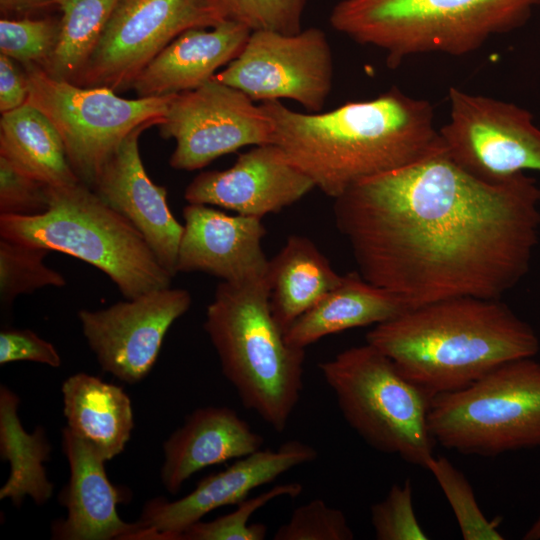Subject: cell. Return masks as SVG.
I'll list each match as a JSON object with an SVG mask.
<instances>
[{"instance_id": "obj_1", "label": "cell", "mask_w": 540, "mask_h": 540, "mask_svg": "<svg viewBox=\"0 0 540 540\" xmlns=\"http://www.w3.org/2000/svg\"><path fill=\"white\" fill-rule=\"evenodd\" d=\"M358 273L410 309L451 297H501L528 273L540 234V186L493 183L445 147L365 179L334 199Z\"/></svg>"}, {"instance_id": "obj_2", "label": "cell", "mask_w": 540, "mask_h": 540, "mask_svg": "<svg viewBox=\"0 0 540 540\" xmlns=\"http://www.w3.org/2000/svg\"><path fill=\"white\" fill-rule=\"evenodd\" d=\"M260 105L273 124L272 143L333 199L444 148L432 104L395 86L324 113L297 112L280 100Z\"/></svg>"}, {"instance_id": "obj_3", "label": "cell", "mask_w": 540, "mask_h": 540, "mask_svg": "<svg viewBox=\"0 0 540 540\" xmlns=\"http://www.w3.org/2000/svg\"><path fill=\"white\" fill-rule=\"evenodd\" d=\"M407 379L436 395L462 389L496 367L534 357L539 339L501 299L451 297L406 311L366 334Z\"/></svg>"}, {"instance_id": "obj_4", "label": "cell", "mask_w": 540, "mask_h": 540, "mask_svg": "<svg viewBox=\"0 0 540 540\" xmlns=\"http://www.w3.org/2000/svg\"><path fill=\"white\" fill-rule=\"evenodd\" d=\"M204 329L242 404L284 431L303 390L305 349L285 341L271 312L267 277L222 281Z\"/></svg>"}, {"instance_id": "obj_5", "label": "cell", "mask_w": 540, "mask_h": 540, "mask_svg": "<svg viewBox=\"0 0 540 540\" xmlns=\"http://www.w3.org/2000/svg\"><path fill=\"white\" fill-rule=\"evenodd\" d=\"M540 0H340L329 22L384 51L388 67L426 53L462 56L522 27Z\"/></svg>"}, {"instance_id": "obj_6", "label": "cell", "mask_w": 540, "mask_h": 540, "mask_svg": "<svg viewBox=\"0 0 540 540\" xmlns=\"http://www.w3.org/2000/svg\"><path fill=\"white\" fill-rule=\"evenodd\" d=\"M48 208L35 216L0 215V236L58 251L104 272L126 299L171 286L143 235L87 185L47 186Z\"/></svg>"}, {"instance_id": "obj_7", "label": "cell", "mask_w": 540, "mask_h": 540, "mask_svg": "<svg viewBox=\"0 0 540 540\" xmlns=\"http://www.w3.org/2000/svg\"><path fill=\"white\" fill-rule=\"evenodd\" d=\"M319 369L344 419L366 443L426 468L435 443L426 391L368 343L341 351Z\"/></svg>"}, {"instance_id": "obj_8", "label": "cell", "mask_w": 540, "mask_h": 540, "mask_svg": "<svg viewBox=\"0 0 540 540\" xmlns=\"http://www.w3.org/2000/svg\"><path fill=\"white\" fill-rule=\"evenodd\" d=\"M435 442L467 455L497 456L540 447V362H506L472 384L432 398Z\"/></svg>"}, {"instance_id": "obj_9", "label": "cell", "mask_w": 540, "mask_h": 540, "mask_svg": "<svg viewBox=\"0 0 540 540\" xmlns=\"http://www.w3.org/2000/svg\"><path fill=\"white\" fill-rule=\"evenodd\" d=\"M24 67L26 102L55 126L72 169L90 188L132 131L163 121L174 95L125 99L109 88L82 87L55 78L38 65Z\"/></svg>"}, {"instance_id": "obj_10", "label": "cell", "mask_w": 540, "mask_h": 540, "mask_svg": "<svg viewBox=\"0 0 540 540\" xmlns=\"http://www.w3.org/2000/svg\"><path fill=\"white\" fill-rule=\"evenodd\" d=\"M227 19L217 0H120L74 84L131 88L143 68L181 33Z\"/></svg>"}, {"instance_id": "obj_11", "label": "cell", "mask_w": 540, "mask_h": 540, "mask_svg": "<svg viewBox=\"0 0 540 540\" xmlns=\"http://www.w3.org/2000/svg\"><path fill=\"white\" fill-rule=\"evenodd\" d=\"M449 120L440 130L450 157L474 176L501 182L540 172V128L525 108L451 87Z\"/></svg>"}, {"instance_id": "obj_12", "label": "cell", "mask_w": 540, "mask_h": 540, "mask_svg": "<svg viewBox=\"0 0 540 540\" xmlns=\"http://www.w3.org/2000/svg\"><path fill=\"white\" fill-rule=\"evenodd\" d=\"M333 58L326 34L317 27L296 34L252 31L241 53L213 79L253 101L290 99L319 112L330 94Z\"/></svg>"}, {"instance_id": "obj_13", "label": "cell", "mask_w": 540, "mask_h": 540, "mask_svg": "<svg viewBox=\"0 0 540 540\" xmlns=\"http://www.w3.org/2000/svg\"><path fill=\"white\" fill-rule=\"evenodd\" d=\"M160 135L176 147L170 166L192 171L245 146L273 142V124L261 105L242 91L214 80L174 94Z\"/></svg>"}, {"instance_id": "obj_14", "label": "cell", "mask_w": 540, "mask_h": 540, "mask_svg": "<svg viewBox=\"0 0 540 540\" xmlns=\"http://www.w3.org/2000/svg\"><path fill=\"white\" fill-rule=\"evenodd\" d=\"M191 303L187 290L170 286L105 309H82L78 318L102 369L135 384L150 373L167 331Z\"/></svg>"}, {"instance_id": "obj_15", "label": "cell", "mask_w": 540, "mask_h": 540, "mask_svg": "<svg viewBox=\"0 0 540 540\" xmlns=\"http://www.w3.org/2000/svg\"><path fill=\"white\" fill-rule=\"evenodd\" d=\"M317 455L311 445L289 440L276 450L262 448L204 477L180 499L155 497L144 505L136 521L140 531L135 540H180L185 529L209 512L237 505L252 490L273 482L292 468L314 461Z\"/></svg>"}, {"instance_id": "obj_16", "label": "cell", "mask_w": 540, "mask_h": 540, "mask_svg": "<svg viewBox=\"0 0 540 540\" xmlns=\"http://www.w3.org/2000/svg\"><path fill=\"white\" fill-rule=\"evenodd\" d=\"M314 182L273 143L254 146L226 170L198 174L186 187L190 204L218 206L263 218L302 199Z\"/></svg>"}, {"instance_id": "obj_17", "label": "cell", "mask_w": 540, "mask_h": 540, "mask_svg": "<svg viewBox=\"0 0 540 540\" xmlns=\"http://www.w3.org/2000/svg\"><path fill=\"white\" fill-rule=\"evenodd\" d=\"M183 218L177 273L204 272L230 283L267 277L262 218L229 215L210 205L190 203L183 209Z\"/></svg>"}, {"instance_id": "obj_18", "label": "cell", "mask_w": 540, "mask_h": 540, "mask_svg": "<svg viewBox=\"0 0 540 540\" xmlns=\"http://www.w3.org/2000/svg\"><path fill=\"white\" fill-rule=\"evenodd\" d=\"M147 128L141 126L124 139L91 189L137 228L174 277L183 225L169 209L166 188L155 184L144 168L138 141Z\"/></svg>"}, {"instance_id": "obj_19", "label": "cell", "mask_w": 540, "mask_h": 540, "mask_svg": "<svg viewBox=\"0 0 540 540\" xmlns=\"http://www.w3.org/2000/svg\"><path fill=\"white\" fill-rule=\"evenodd\" d=\"M62 447L70 469L60 497L67 516L52 523V538L135 540L140 526L120 518L117 506L125 495L107 477L106 461L67 427L62 431Z\"/></svg>"}, {"instance_id": "obj_20", "label": "cell", "mask_w": 540, "mask_h": 540, "mask_svg": "<svg viewBox=\"0 0 540 540\" xmlns=\"http://www.w3.org/2000/svg\"><path fill=\"white\" fill-rule=\"evenodd\" d=\"M263 443V437L230 407L197 408L163 444L161 482L176 494L196 472L248 456Z\"/></svg>"}, {"instance_id": "obj_21", "label": "cell", "mask_w": 540, "mask_h": 540, "mask_svg": "<svg viewBox=\"0 0 540 540\" xmlns=\"http://www.w3.org/2000/svg\"><path fill=\"white\" fill-rule=\"evenodd\" d=\"M251 31L227 19L208 31H184L137 75L131 88L138 97H159L196 89L243 50Z\"/></svg>"}, {"instance_id": "obj_22", "label": "cell", "mask_w": 540, "mask_h": 540, "mask_svg": "<svg viewBox=\"0 0 540 540\" xmlns=\"http://www.w3.org/2000/svg\"><path fill=\"white\" fill-rule=\"evenodd\" d=\"M408 310L410 308L390 291L368 282L359 273H349L298 317L284 332V338L289 345L305 349L328 335L384 323Z\"/></svg>"}, {"instance_id": "obj_23", "label": "cell", "mask_w": 540, "mask_h": 540, "mask_svg": "<svg viewBox=\"0 0 540 540\" xmlns=\"http://www.w3.org/2000/svg\"><path fill=\"white\" fill-rule=\"evenodd\" d=\"M67 428L103 460L119 455L134 428L131 400L114 384L87 373L69 376L62 384Z\"/></svg>"}, {"instance_id": "obj_24", "label": "cell", "mask_w": 540, "mask_h": 540, "mask_svg": "<svg viewBox=\"0 0 540 540\" xmlns=\"http://www.w3.org/2000/svg\"><path fill=\"white\" fill-rule=\"evenodd\" d=\"M342 279L309 238L289 236L267 270L270 308L281 330L285 332Z\"/></svg>"}, {"instance_id": "obj_25", "label": "cell", "mask_w": 540, "mask_h": 540, "mask_svg": "<svg viewBox=\"0 0 540 540\" xmlns=\"http://www.w3.org/2000/svg\"><path fill=\"white\" fill-rule=\"evenodd\" d=\"M0 156L48 186L81 182L72 169L55 126L36 107L25 103L0 119Z\"/></svg>"}, {"instance_id": "obj_26", "label": "cell", "mask_w": 540, "mask_h": 540, "mask_svg": "<svg viewBox=\"0 0 540 540\" xmlns=\"http://www.w3.org/2000/svg\"><path fill=\"white\" fill-rule=\"evenodd\" d=\"M19 397L7 386H0V456L10 464V474L0 489V499H10L20 507L29 496L37 505L52 496L54 485L48 479L44 463L50 459L51 446L43 427L28 433L18 416Z\"/></svg>"}, {"instance_id": "obj_27", "label": "cell", "mask_w": 540, "mask_h": 540, "mask_svg": "<svg viewBox=\"0 0 540 540\" xmlns=\"http://www.w3.org/2000/svg\"><path fill=\"white\" fill-rule=\"evenodd\" d=\"M120 0H55L60 34L45 67L55 78L74 83L85 67Z\"/></svg>"}, {"instance_id": "obj_28", "label": "cell", "mask_w": 540, "mask_h": 540, "mask_svg": "<svg viewBox=\"0 0 540 540\" xmlns=\"http://www.w3.org/2000/svg\"><path fill=\"white\" fill-rule=\"evenodd\" d=\"M50 250L0 239V301L10 307L16 297L47 287H63L64 276L44 264Z\"/></svg>"}, {"instance_id": "obj_29", "label": "cell", "mask_w": 540, "mask_h": 540, "mask_svg": "<svg viewBox=\"0 0 540 540\" xmlns=\"http://www.w3.org/2000/svg\"><path fill=\"white\" fill-rule=\"evenodd\" d=\"M303 491L297 482L279 484L237 504V508L212 521H198L185 529L180 540H263L267 527L262 523L250 524L251 516L270 501L279 497L295 498Z\"/></svg>"}, {"instance_id": "obj_30", "label": "cell", "mask_w": 540, "mask_h": 540, "mask_svg": "<svg viewBox=\"0 0 540 540\" xmlns=\"http://www.w3.org/2000/svg\"><path fill=\"white\" fill-rule=\"evenodd\" d=\"M426 469L432 473L449 501L464 540L504 539L498 530V520L485 517L469 481L447 458L434 455Z\"/></svg>"}, {"instance_id": "obj_31", "label": "cell", "mask_w": 540, "mask_h": 540, "mask_svg": "<svg viewBox=\"0 0 540 540\" xmlns=\"http://www.w3.org/2000/svg\"><path fill=\"white\" fill-rule=\"evenodd\" d=\"M60 20L7 19L0 20V54L14 61L45 67L56 47Z\"/></svg>"}, {"instance_id": "obj_32", "label": "cell", "mask_w": 540, "mask_h": 540, "mask_svg": "<svg viewBox=\"0 0 540 540\" xmlns=\"http://www.w3.org/2000/svg\"><path fill=\"white\" fill-rule=\"evenodd\" d=\"M228 19L251 32L266 30L296 34L302 30L307 0H217Z\"/></svg>"}, {"instance_id": "obj_33", "label": "cell", "mask_w": 540, "mask_h": 540, "mask_svg": "<svg viewBox=\"0 0 540 540\" xmlns=\"http://www.w3.org/2000/svg\"><path fill=\"white\" fill-rule=\"evenodd\" d=\"M345 514L314 499L297 507L273 535L275 540H352Z\"/></svg>"}, {"instance_id": "obj_34", "label": "cell", "mask_w": 540, "mask_h": 540, "mask_svg": "<svg viewBox=\"0 0 540 540\" xmlns=\"http://www.w3.org/2000/svg\"><path fill=\"white\" fill-rule=\"evenodd\" d=\"M370 516L378 540L428 539L415 515L409 479L394 484L383 500L371 506Z\"/></svg>"}, {"instance_id": "obj_35", "label": "cell", "mask_w": 540, "mask_h": 540, "mask_svg": "<svg viewBox=\"0 0 540 540\" xmlns=\"http://www.w3.org/2000/svg\"><path fill=\"white\" fill-rule=\"evenodd\" d=\"M47 186L0 156V215L42 214L48 208Z\"/></svg>"}, {"instance_id": "obj_36", "label": "cell", "mask_w": 540, "mask_h": 540, "mask_svg": "<svg viewBox=\"0 0 540 540\" xmlns=\"http://www.w3.org/2000/svg\"><path fill=\"white\" fill-rule=\"evenodd\" d=\"M32 361L54 368L61 357L54 345L29 329H4L0 332V364Z\"/></svg>"}, {"instance_id": "obj_37", "label": "cell", "mask_w": 540, "mask_h": 540, "mask_svg": "<svg viewBox=\"0 0 540 540\" xmlns=\"http://www.w3.org/2000/svg\"><path fill=\"white\" fill-rule=\"evenodd\" d=\"M28 98L25 70L17 67L14 60L0 54V111H13L24 105Z\"/></svg>"}, {"instance_id": "obj_38", "label": "cell", "mask_w": 540, "mask_h": 540, "mask_svg": "<svg viewBox=\"0 0 540 540\" xmlns=\"http://www.w3.org/2000/svg\"><path fill=\"white\" fill-rule=\"evenodd\" d=\"M55 0H0L1 13L8 15L28 14L54 5Z\"/></svg>"}, {"instance_id": "obj_39", "label": "cell", "mask_w": 540, "mask_h": 540, "mask_svg": "<svg viewBox=\"0 0 540 540\" xmlns=\"http://www.w3.org/2000/svg\"><path fill=\"white\" fill-rule=\"evenodd\" d=\"M523 540H540V509L535 520L524 533Z\"/></svg>"}]
</instances>
